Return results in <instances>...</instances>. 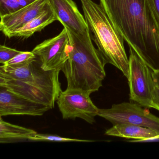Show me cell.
Segmentation results:
<instances>
[{"instance_id":"ffe728a7","label":"cell","mask_w":159,"mask_h":159,"mask_svg":"<svg viewBox=\"0 0 159 159\" xmlns=\"http://www.w3.org/2000/svg\"><path fill=\"white\" fill-rule=\"evenodd\" d=\"M153 103L155 109L159 111V89L156 86L153 92Z\"/></svg>"},{"instance_id":"8fae6325","label":"cell","mask_w":159,"mask_h":159,"mask_svg":"<svg viewBox=\"0 0 159 159\" xmlns=\"http://www.w3.org/2000/svg\"><path fill=\"white\" fill-rule=\"evenodd\" d=\"M49 5L48 0H37L13 13L1 16L0 30L5 36L21 28L42 12Z\"/></svg>"},{"instance_id":"2e32d148","label":"cell","mask_w":159,"mask_h":159,"mask_svg":"<svg viewBox=\"0 0 159 159\" xmlns=\"http://www.w3.org/2000/svg\"><path fill=\"white\" fill-rule=\"evenodd\" d=\"M28 140L36 141H52V142H93V140L87 139H77L64 137L57 135L49 134H37L29 138Z\"/></svg>"},{"instance_id":"ba28073f","label":"cell","mask_w":159,"mask_h":159,"mask_svg":"<svg viewBox=\"0 0 159 159\" xmlns=\"http://www.w3.org/2000/svg\"><path fill=\"white\" fill-rule=\"evenodd\" d=\"M69 46L68 35L64 27L57 36L38 44L32 52L44 70H60L67 59Z\"/></svg>"},{"instance_id":"30bf717a","label":"cell","mask_w":159,"mask_h":159,"mask_svg":"<svg viewBox=\"0 0 159 159\" xmlns=\"http://www.w3.org/2000/svg\"><path fill=\"white\" fill-rule=\"evenodd\" d=\"M57 18L64 27L81 35H90L84 16L73 0H48Z\"/></svg>"},{"instance_id":"4fadbf2b","label":"cell","mask_w":159,"mask_h":159,"mask_svg":"<svg viewBox=\"0 0 159 159\" xmlns=\"http://www.w3.org/2000/svg\"><path fill=\"white\" fill-rule=\"evenodd\" d=\"M105 134L111 136L139 139L137 141H151L159 135L157 131L148 127L126 124L114 125L107 129Z\"/></svg>"},{"instance_id":"5bb4252c","label":"cell","mask_w":159,"mask_h":159,"mask_svg":"<svg viewBox=\"0 0 159 159\" xmlns=\"http://www.w3.org/2000/svg\"><path fill=\"white\" fill-rule=\"evenodd\" d=\"M32 129L15 125L3 120L0 117V143H13L29 139L37 134Z\"/></svg>"},{"instance_id":"3957f363","label":"cell","mask_w":159,"mask_h":159,"mask_svg":"<svg viewBox=\"0 0 159 159\" xmlns=\"http://www.w3.org/2000/svg\"><path fill=\"white\" fill-rule=\"evenodd\" d=\"M60 70H45L38 58L28 65L0 66V86L23 97L53 108L61 92Z\"/></svg>"},{"instance_id":"9a60e30c","label":"cell","mask_w":159,"mask_h":159,"mask_svg":"<svg viewBox=\"0 0 159 159\" xmlns=\"http://www.w3.org/2000/svg\"><path fill=\"white\" fill-rule=\"evenodd\" d=\"M37 0H0V16L13 13Z\"/></svg>"},{"instance_id":"e0dca14e","label":"cell","mask_w":159,"mask_h":159,"mask_svg":"<svg viewBox=\"0 0 159 159\" xmlns=\"http://www.w3.org/2000/svg\"><path fill=\"white\" fill-rule=\"evenodd\" d=\"M36 58V56L32 52H21L3 65L12 67L22 66L30 64Z\"/></svg>"},{"instance_id":"8992f818","label":"cell","mask_w":159,"mask_h":159,"mask_svg":"<svg viewBox=\"0 0 159 159\" xmlns=\"http://www.w3.org/2000/svg\"><path fill=\"white\" fill-rule=\"evenodd\" d=\"M133 102L114 104L110 108L99 109L98 116L113 125L119 124L134 125L148 127L159 133V118L148 110Z\"/></svg>"},{"instance_id":"5b68a950","label":"cell","mask_w":159,"mask_h":159,"mask_svg":"<svg viewBox=\"0 0 159 159\" xmlns=\"http://www.w3.org/2000/svg\"><path fill=\"white\" fill-rule=\"evenodd\" d=\"M153 70L130 47L129 76L130 100L142 107L155 109L153 92L155 87Z\"/></svg>"},{"instance_id":"6da1fadb","label":"cell","mask_w":159,"mask_h":159,"mask_svg":"<svg viewBox=\"0 0 159 159\" xmlns=\"http://www.w3.org/2000/svg\"><path fill=\"white\" fill-rule=\"evenodd\" d=\"M114 26L153 71H159V25L147 0H100Z\"/></svg>"},{"instance_id":"ac0fdd59","label":"cell","mask_w":159,"mask_h":159,"mask_svg":"<svg viewBox=\"0 0 159 159\" xmlns=\"http://www.w3.org/2000/svg\"><path fill=\"white\" fill-rule=\"evenodd\" d=\"M21 51L16 49L9 48L5 45L0 46V63L3 65L6 62L13 58L18 54L21 53Z\"/></svg>"},{"instance_id":"7a4b0ae2","label":"cell","mask_w":159,"mask_h":159,"mask_svg":"<svg viewBox=\"0 0 159 159\" xmlns=\"http://www.w3.org/2000/svg\"><path fill=\"white\" fill-rule=\"evenodd\" d=\"M65 28L69 39V50L67 59L60 70L66 79L67 90H81L91 94L97 92L102 87L106 77L107 63L95 48L90 34L80 35Z\"/></svg>"},{"instance_id":"7c38bea8","label":"cell","mask_w":159,"mask_h":159,"mask_svg":"<svg viewBox=\"0 0 159 159\" xmlns=\"http://www.w3.org/2000/svg\"><path fill=\"white\" fill-rule=\"evenodd\" d=\"M55 21H57V17L49 3L45 10L26 25L15 31L8 33L5 36L9 38L28 39Z\"/></svg>"},{"instance_id":"277c9868","label":"cell","mask_w":159,"mask_h":159,"mask_svg":"<svg viewBox=\"0 0 159 159\" xmlns=\"http://www.w3.org/2000/svg\"><path fill=\"white\" fill-rule=\"evenodd\" d=\"M84 15L93 39L107 64H111L128 79L129 59L123 38L118 32L100 4L92 0H80Z\"/></svg>"},{"instance_id":"44dd1931","label":"cell","mask_w":159,"mask_h":159,"mask_svg":"<svg viewBox=\"0 0 159 159\" xmlns=\"http://www.w3.org/2000/svg\"><path fill=\"white\" fill-rule=\"evenodd\" d=\"M152 77L155 86L159 89V71L153 70Z\"/></svg>"},{"instance_id":"9c48e42d","label":"cell","mask_w":159,"mask_h":159,"mask_svg":"<svg viewBox=\"0 0 159 159\" xmlns=\"http://www.w3.org/2000/svg\"><path fill=\"white\" fill-rule=\"evenodd\" d=\"M51 109L0 86V117L9 115L40 116Z\"/></svg>"},{"instance_id":"52a82bcc","label":"cell","mask_w":159,"mask_h":159,"mask_svg":"<svg viewBox=\"0 0 159 159\" xmlns=\"http://www.w3.org/2000/svg\"><path fill=\"white\" fill-rule=\"evenodd\" d=\"M90 95L81 90L62 91L56 102L63 119L80 118L91 124L94 123L99 109L92 102Z\"/></svg>"},{"instance_id":"d6986e66","label":"cell","mask_w":159,"mask_h":159,"mask_svg":"<svg viewBox=\"0 0 159 159\" xmlns=\"http://www.w3.org/2000/svg\"><path fill=\"white\" fill-rule=\"evenodd\" d=\"M154 17L159 25V0H147Z\"/></svg>"}]
</instances>
